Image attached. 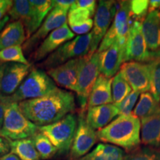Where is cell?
<instances>
[{
  "label": "cell",
  "instance_id": "6da1fadb",
  "mask_svg": "<svg viewBox=\"0 0 160 160\" xmlns=\"http://www.w3.org/2000/svg\"><path fill=\"white\" fill-rule=\"evenodd\" d=\"M19 105L27 119L42 127L57 122L73 113L76 102L72 92L57 88L42 97L21 102Z\"/></svg>",
  "mask_w": 160,
  "mask_h": 160
},
{
  "label": "cell",
  "instance_id": "8d00e7d4",
  "mask_svg": "<svg viewBox=\"0 0 160 160\" xmlns=\"http://www.w3.org/2000/svg\"><path fill=\"white\" fill-rule=\"evenodd\" d=\"M71 8H80L89 10L92 13L95 15L97 10V2L94 0H77L75 1Z\"/></svg>",
  "mask_w": 160,
  "mask_h": 160
},
{
  "label": "cell",
  "instance_id": "d6a6232c",
  "mask_svg": "<svg viewBox=\"0 0 160 160\" xmlns=\"http://www.w3.org/2000/svg\"><path fill=\"white\" fill-rule=\"evenodd\" d=\"M93 16L94 14L89 10L80 8H71L68 13L67 21L68 22V26L77 25L91 19Z\"/></svg>",
  "mask_w": 160,
  "mask_h": 160
},
{
  "label": "cell",
  "instance_id": "1f68e13d",
  "mask_svg": "<svg viewBox=\"0 0 160 160\" xmlns=\"http://www.w3.org/2000/svg\"><path fill=\"white\" fill-rule=\"evenodd\" d=\"M151 71V90L150 93L160 103V61L152 60L149 62Z\"/></svg>",
  "mask_w": 160,
  "mask_h": 160
},
{
  "label": "cell",
  "instance_id": "60d3db41",
  "mask_svg": "<svg viewBox=\"0 0 160 160\" xmlns=\"http://www.w3.org/2000/svg\"><path fill=\"white\" fill-rule=\"evenodd\" d=\"M160 8V0H151L149 1L148 12L158 11Z\"/></svg>",
  "mask_w": 160,
  "mask_h": 160
},
{
  "label": "cell",
  "instance_id": "f35d334b",
  "mask_svg": "<svg viewBox=\"0 0 160 160\" xmlns=\"http://www.w3.org/2000/svg\"><path fill=\"white\" fill-rule=\"evenodd\" d=\"M11 0H0V21L6 17L11 8L13 5Z\"/></svg>",
  "mask_w": 160,
  "mask_h": 160
},
{
  "label": "cell",
  "instance_id": "ac0fdd59",
  "mask_svg": "<svg viewBox=\"0 0 160 160\" xmlns=\"http://www.w3.org/2000/svg\"><path fill=\"white\" fill-rule=\"evenodd\" d=\"M142 24V32L150 52L160 49V11L148 12Z\"/></svg>",
  "mask_w": 160,
  "mask_h": 160
},
{
  "label": "cell",
  "instance_id": "bcb514c9",
  "mask_svg": "<svg viewBox=\"0 0 160 160\" xmlns=\"http://www.w3.org/2000/svg\"><path fill=\"white\" fill-rule=\"evenodd\" d=\"M5 63L0 62V80H1L4 68H5Z\"/></svg>",
  "mask_w": 160,
  "mask_h": 160
},
{
  "label": "cell",
  "instance_id": "7bdbcfd3",
  "mask_svg": "<svg viewBox=\"0 0 160 160\" xmlns=\"http://www.w3.org/2000/svg\"><path fill=\"white\" fill-rule=\"evenodd\" d=\"M3 120H4V106L3 104L0 102V130L3 125Z\"/></svg>",
  "mask_w": 160,
  "mask_h": 160
},
{
  "label": "cell",
  "instance_id": "ee69618b",
  "mask_svg": "<svg viewBox=\"0 0 160 160\" xmlns=\"http://www.w3.org/2000/svg\"><path fill=\"white\" fill-rule=\"evenodd\" d=\"M151 59L152 60H159L160 61V49L156 52H151Z\"/></svg>",
  "mask_w": 160,
  "mask_h": 160
},
{
  "label": "cell",
  "instance_id": "9a60e30c",
  "mask_svg": "<svg viewBox=\"0 0 160 160\" xmlns=\"http://www.w3.org/2000/svg\"><path fill=\"white\" fill-rule=\"evenodd\" d=\"M74 37V33L70 29L68 25L65 23L62 27L52 31L31 53V58L34 62L45 59L53 52L67 42L73 39Z\"/></svg>",
  "mask_w": 160,
  "mask_h": 160
},
{
  "label": "cell",
  "instance_id": "277c9868",
  "mask_svg": "<svg viewBox=\"0 0 160 160\" xmlns=\"http://www.w3.org/2000/svg\"><path fill=\"white\" fill-rule=\"evenodd\" d=\"M57 88L54 81L48 75L47 72L41 68H33L13 95L0 99L19 103L26 100L43 97Z\"/></svg>",
  "mask_w": 160,
  "mask_h": 160
},
{
  "label": "cell",
  "instance_id": "2e32d148",
  "mask_svg": "<svg viewBox=\"0 0 160 160\" xmlns=\"http://www.w3.org/2000/svg\"><path fill=\"white\" fill-rule=\"evenodd\" d=\"M125 45L117 41L105 51L99 53L100 74L111 79L117 74L125 62Z\"/></svg>",
  "mask_w": 160,
  "mask_h": 160
},
{
  "label": "cell",
  "instance_id": "83f0119b",
  "mask_svg": "<svg viewBox=\"0 0 160 160\" xmlns=\"http://www.w3.org/2000/svg\"><path fill=\"white\" fill-rule=\"evenodd\" d=\"M131 87L126 81L121 71H119L112 79L111 91L113 103L117 105L131 92Z\"/></svg>",
  "mask_w": 160,
  "mask_h": 160
},
{
  "label": "cell",
  "instance_id": "603a6c76",
  "mask_svg": "<svg viewBox=\"0 0 160 160\" xmlns=\"http://www.w3.org/2000/svg\"><path fill=\"white\" fill-rule=\"evenodd\" d=\"M141 142L160 150V115L141 119Z\"/></svg>",
  "mask_w": 160,
  "mask_h": 160
},
{
  "label": "cell",
  "instance_id": "f1b7e54d",
  "mask_svg": "<svg viewBox=\"0 0 160 160\" xmlns=\"http://www.w3.org/2000/svg\"><path fill=\"white\" fill-rule=\"evenodd\" d=\"M41 159H51L57 153L56 148L45 135L38 131L31 137Z\"/></svg>",
  "mask_w": 160,
  "mask_h": 160
},
{
  "label": "cell",
  "instance_id": "ba28073f",
  "mask_svg": "<svg viewBox=\"0 0 160 160\" xmlns=\"http://www.w3.org/2000/svg\"><path fill=\"white\" fill-rule=\"evenodd\" d=\"M130 5V1H120L117 4V11L113 23L100 43L97 52L105 51L117 41L126 45L131 25Z\"/></svg>",
  "mask_w": 160,
  "mask_h": 160
},
{
  "label": "cell",
  "instance_id": "74e56055",
  "mask_svg": "<svg viewBox=\"0 0 160 160\" xmlns=\"http://www.w3.org/2000/svg\"><path fill=\"white\" fill-rule=\"evenodd\" d=\"M75 1L73 0H56V1H52L53 3V8H58L64 11L65 12H68L69 10L71 9L72 5Z\"/></svg>",
  "mask_w": 160,
  "mask_h": 160
},
{
  "label": "cell",
  "instance_id": "4316f807",
  "mask_svg": "<svg viewBox=\"0 0 160 160\" xmlns=\"http://www.w3.org/2000/svg\"><path fill=\"white\" fill-rule=\"evenodd\" d=\"M30 2L32 7L33 31L34 33L53 8V3L51 0H32Z\"/></svg>",
  "mask_w": 160,
  "mask_h": 160
},
{
  "label": "cell",
  "instance_id": "44dd1931",
  "mask_svg": "<svg viewBox=\"0 0 160 160\" xmlns=\"http://www.w3.org/2000/svg\"><path fill=\"white\" fill-rule=\"evenodd\" d=\"M8 16L13 21H19L25 30L26 38L29 39L33 34L32 7L28 0H16L8 13Z\"/></svg>",
  "mask_w": 160,
  "mask_h": 160
},
{
  "label": "cell",
  "instance_id": "3957f363",
  "mask_svg": "<svg viewBox=\"0 0 160 160\" xmlns=\"http://www.w3.org/2000/svg\"><path fill=\"white\" fill-rule=\"evenodd\" d=\"M4 106L3 125L0 137L9 141L31 138L38 132V127L25 117L19 103L0 99Z\"/></svg>",
  "mask_w": 160,
  "mask_h": 160
},
{
  "label": "cell",
  "instance_id": "d590c367",
  "mask_svg": "<svg viewBox=\"0 0 160 160\" xmlns=\"http://www.w3.org/2000/svg\"><path fill=\"white\" fill-rule=\"evenodd\" d=\"M93 20L92 19H89L87 21L84 22L83 23L77 25L69 26V28L73 33H77V34H79V36H82L89 33L90 31L93 28Z\"/></svg>",
  "mask_w": 160,
  "mask_h": 160
},
{
  "label": "cell",
  "instance_id": "5b68a950",
  "mask_svg": "<svg viewBox=\"0 0 160 160\" xmlns=\"http://www.w3.org/2000/svg\"><path fill=\"white\" fill-rule=\"evenodd\" d=\"M78 117L71 113L57 122L38 127V131L48 139L57 151V153L67 154L71 150L76 130Z\"/></svg>",
  "mask_w": 160,
  "mask_h": 160
},
{
  "label": "cell",
  "instance_id": "4dcf8cb0",
  "mask_svg": "<svg viewBox=\"0 0 160 160\" xmlns=\"http://www.w3.org/2000/svg\"><path fill=\"white\" fill-rule=\"evenodd\" d=\"M125 160H160V150L148 146L138 147L128 151Z\"/></svg>",
  "mask_w": 160,
  "mask_h": 160
},
{
  "label": "cell",
  "instance_id": "484cf974",
  "mask_svg": "<svg viewBox=\"0 0 160 160\" xmlns=\"http://www.w3.org/2000/svg\"><path fill=\"white\" fill-rule=\"evenodd\" d=\"M11 152L20 160H40L39 153L36 149L31 138L10 141Z\"/></svg>",
  "mask_w": 160,
  "mask_h": 160
},
{
  "label": "cell",
  "instance_id": "e0dca14e",
  "mask_svg": "<svg viewBox=\"0 0 160 160\" xmlns=\"http://www.w3.org/2000/svg\"><path fill=\"white\" fill-rule=\"evenodd\" d=\"M80 58L69 60L62 65L48 70L47 71L48 75L59 87L77 92Z\"/></svg>",
  "mask_w": 160,
  "mask_h": 160
},
{
  "label": "cell",
  "instance_id": "b9f144b4",
  "mask_svg": "<svg viewBox=\"0 0 160 160\" xmlns=\"http://www.w3.org/2000/svg\"><path fill=\"white\" fill-rule=\"evenodd\" d=\"M0 160H20L17 156L13 153H12L11 152H10L9 153L4 156V157L0 158Z\"/></svg>",
  "mask_w": 160,
  "mask_h": 160
},
{
  "label": "cell",
  "instance_id": "7c38bea8",
  "mask_svg": "<svg viewBox=\"0 0 160 160\" xmlns=\"http://www.w3.org/2000/svg\"><path fill=\"white\" fill-rule=\"evenodd\" d=\"M67 17L68 12L55 8H52L39 28L23 44V52L29 54L52 31L67 23Z\"/></svg>",
  "mask_w": 160,
  "mask_h": 160
},
{
  "label": "cell",
  "instance_id": "5bb4252c",
  "mask_svg": "<svg viewBox=\"0 0 160 160\" xmlns=\"http://www.w3.org/2000/svg\"><path fill=\"white\" fill-rule=\"evenodd\" d=\"M33 66L31 64L5 63L0 80V99L13 95L29 74Z\"/></svg>",
  "mask_w": 160,
  "mask_h": 160
},
{
  "label": "cell",
  "instance_id": "d6986e66",
  "mask_svg": "<svg viewBox=\"0 0 160 160\" xmlns=\"http://www.w3.org/2000/svg\"><path fill=\"white\" fill-rule=\"evenodd\" d=\"M118 114L119 111L114 104H107L88 108L85 119L92 128L99 130L111 123Z\"/></svg>",
  "mask_w": 160,
  "mask_h": 160
},
{
  "label": "cell",
  "instance_id": "e575fe53",
  "mask_svg": "<svg viewBox=\"0 0 160 160\" xmlns=\"http://www.w3.org/2000/svg\"><path fill=\"white\" fill-rule=\"evenodd\" d=\"M139 96V92L133 91L122 101L115 105L119 111V115H131Z\"/></svg>",
  "mask_w": 160,
  "mask_h": 160
},
{
  "label": "cell",
  "instance_id": "cb8c5ba5",
  "mask_svg": "<svg viewBox=\"0 0 160 160\" xmlns=\"http://www.w3.org/2000/svg\"><path fill=\"white\" fill-rule=\"evenodd\" d=\"M131 114L139 119L160 115V103L150 92L142 93L140 94L139 102Z\"/></svg>",
  "mask_w": 160,
  "mask_h": 160
},
{
  "label": "cell",
  "instance_id": "f6af8a7d",
  "mask_svg": "<svg viewBox=\"0 0 160 160\" xmlns=\"http://www.w3.org/2000/svg\"><path fill=\"white\" fill-rule=\"evenodd\" d=\"M9 19H10V17L7 15L5 18H4V19H2L1 21H0V31L5 28V25L8 23V22L9 21Z\"/></svg>",
  "mask_w": 160,
  "mask_h": 160
},
{
  "label": "cell",
  "instance_id": "d4e9b609",
  "mask_svg": "<svg viewBox=\"0 0 160 160\" xmlns=\"http://www.w3.org/2000/svg\"><path fill=\"white\" fill-rule=\"evenodd\" d=\"M125 156L123 150L117 146L100 143L79 160H125Z\"/></svg>",
  "mask_w": 160,
  "mask_h": 160
},
{
  "label": "cell",
  "instance_id": "ab89813d",
  "mask_svg": "<svg viewBox=\"0 0 160 160\" xmlns=\"http://www.w3.org/2000/svg\"><path fill=\"white\" fill-rule=\"evenodd\" d=\"M11 152L10 141L5 138L0 137V158Z\"/></svg>",
  "mask_w": 160,
  "mask_h": 160
},
{
  "label": "cell",
  "instance_id": "7402d4cb",
  "mask_svg": "<svg viewBox=\"0 0 160 160\" xmlns=\"http://www.w3.org/2000/svg\"><path fill=\"white\" fill-rule=\"evenodd\" d=\"M27 40L25 28L21 22L13 21L0 31V51L22 45Z\"/></svg>",
  "mask_w": 160,
  "mask_h": 160
},
{
  "label": "cell",
  "instance_id": "7a4b0ae2",
  "mask_svg": "<svg viewBox=\"0 0 160 160\" xmlns=\"http://www.w3.org/2000/svg\"><path fill=\"white\" fill-rule=\"evenodd\" d=\"M100 141L131 151L141 143V121L133 115H120L103 128L98 130Z\"/></svg>",
  "mask_w": 160,
  "mask_h": 160
},
{
  "label": "cell",
  "instance_id": "f546056e",
  "mask_svg": "<svg viewBox=\"0 0 160 160\" xmlns=\"http://www.w3.org/2000/svg\"><path fill=\"white\" fill-rule=\"evenodd\" d=\"M0 62L2 63H21L30 65L26 59L22 50V46L17 45L0 51Z\"/></svg>",
  "mask_w": 160,
  "mask_h": 160
},
{
  "label": "cell",
  "instance_id": "30bf717a",
  "mask_svg": "<svg viewBox=\"0 0 160 160\" xmlns=\"http://www.w3.org/2000/svg\"><path fill=\"white\" fill-rule=\"evenodd\" d=\"M97 140V132L86 122L85 113L79 112L77 128L70 150V159L79 160L88 154Z\"/></svg>",
  "mask_w": 160,
  "mask_h": 160
},
{
  "label": "cell",
  "instance_id": "4fadbf2b",
  "mask_svg": "<svg viewBox=\"0 0 160 160\" xmlns=\"http://www.w3.org/2000/svg\"><path fill=\"white\" fill-rule=\"evenodd\" d=\"M120 71L134 91L145 93L151 90V71L149 63L126 62Z\"/></svg>",
  "mask_w": 160,
  "mask_h": 160
},
{
  "label": "cell",
  "instance_id": "9c48e42d",
  "mask_svg": "<svg viewBox=\"0 0 160 160\" xmlns=\"http://www.w3.org/2000/svg\"><path fill=\"white\" fill-rule=\"evenodd\" d=\"M117 2L111 0H102L98 3L93 19V31H91L92 39L88 53L90 54H93L97 51L110 28V25L117 13Z\"/></svg>",
  "mask_w": 160,
  "mask_h": 160
},
{
  "label": "cell",
  "instance_id": "8992f818",
  "mask_svg": "<svg viewBox=\"0 0 160 160\" xmlns=\"http://www.w3.org/2000/svg\"><path fill=\"white\" fill-rule=\"evenodd\" d=\"M99 53L96 51L93 54L88 53L80 58V66L78 75L77 93L80 112L85 113L88 108V101L96 80L99 75Z\"/></svg>",
  "mask_w": 160,
  "mask_h": 160
},
{
  "label": "cell",
  "instance_id": "52a82bcc",
  "mask_svg": "<svg viewBox=\"0 0 160 160\" xmlns=\"http://www.w3.org/2000/svg\"><path fill=\"white\" fill-rule=\"evenodd\" d=\"M91 39V32L86 35L77 36L50 54L39 65L40 68L48 71L67 62L69 60L87 55L90 51Z\"/></svg>",
  "mask_w": 160,
  "mask_h": 160
},
{
  "label": "cell",
  "instance_id": "836d02e7",
  "mask_svg": "<svg viewBox=\"0 0 160 160\" xmlns=\"http://www.w3.org/2000/svg\"><path fill=\"white\" fill-rule=\"evenodd\" d=\"M130 8H131V16L135 20L134 21L141 22L145 19L148 13L149 1L148 0H133L130 1Z\"/></svg>",
  "mask_w": 160,
  "mask_h": 160
},
{
  "label": "cell",
  "instance_id": "8fae6325",
  "mask_svg": "<svg viewBox=\"0 0 160 160\" xmlns=\"http://www.w3.org/2000/svg\"><path fill=\"white\" fill-rule=\"evenodd\" d=\"M151 60V52L148 48L142 32V24L139 22L133 21L126 42L125 62L134 61L148 63Z\"/></svg>",
  "mask_w": 160,
  "mask_h": 160
},
{
  "label": "cell",
  "instance_id": "ffe728a7",
  "mask_svg": "<svg viewBox=\"0 0 160 160\" xmlns=\"http://www.w3.org/2000/svg\"><path fill=\"white\" fill-rule=\"evenodd\" d=\"M112 79L99 74L96 80L88 101V108L113 103Z\"/></svg>",
  "mask_w": 160,
  "mask_h": 160
}]
</instances>
